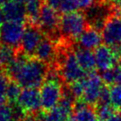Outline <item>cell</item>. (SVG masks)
I'll return each mask as SVG.
<instances>
[{
  "instance_id": "1",
  "label": "cell",
  "mask_w": 121,
  "mask_h": 121,
  "mask_svg": "<svg viewBox=\"0 0 121 121\" xmlns=\"http://www.w3.org/2000/svg\"><path fill=\"white\" fill-rule=\"evenodd\" d=\"M49 66L35 57H28L13 78L23 88H38L45 82Z\"/></svg>"
},
{
  "instance_id": "2",
  "label": "cell",
  "mask_w": 121,
  "mask_h": 121,
  "mask_svg": "<svg viewBox=\"0 0 121 121\" xmlns=\"http://www.w3.org/2000/svg\"><path fill=\"white\" fill-rule=\"evenodd\" d=\"M59 58V69L62 81L68 85L74 83L76 81L83 79L86 77V71L80 67L78 61L77 60L74 51L65 49L60 51Z\"/></svg>"
},
{
  "instance_id": "3",
  "label": "cell",
  "mask_w": 121,
  "mask_h": 121,
  "mask_svg": "<svg viewBox=\"0 0 121 121\" xmlns=\"http://www.w3.org/2000/svg\"><path fill=\"white\" fill-rule=\"evenodd\" d=\"M87 21L85 13L80 11L64 13L60 16L59 31L62 38L68 41L78 39L87 28Z\"/></svg>"
},
{
  "instance_id": "4",
  "label": "cell",
  "mask_w": 121,
  "mask_h": 121,
  "mask_svg": "<svg viewBox=\"0 0 121 121\" xmlns=\"http://www.w3.org/2000/svg\"><path fill=\"white\" fill-rule=\"evenodd\" d=\"M116 11V7H114L110 2V0H104L99 2L92 7L86 11V18L87 21L88 27H91L96 30H102L105 25L106 22L113 14Z\"/></svg>"
},
{
  "instance_id": "5",
  "label": "cell",
  "mask_w": 121,
  "mask_h": 121,
  "mask_svg": "<svg viewBox=\"0 0 121 121\" xmlns=\"http://www.w3.org/2000/svg\"><path fill=\"white\" fill-rule=\"evenodd\" d=\"M63 85L60 80L46 79L40 88L41 108L45 111H49L56 107L63 95Z\"/></svg>"
},
{
  "instance_id": "6",
  "label": "cell",
  "mask_w": 121,
  "mask_h": 121,
  "mask_svg": "<svg viewBox=\"0 0 121 121\" xmlns=\"http://www.w3.org/2000/svg\"><path fill=\"white\" fill-rule=\"evenodd\" d=\"M102 41L110 47L121 46V13L120 10L116 8L113 14L106 22L102 30Z\"/></svg>"
},
{
  "instance_id": "7",
  "label": "cell",
  "mask_w": 121,
  "mask_h": 121,
  "mask_svg": "<svg viewBox=\"0 0 121 121\" xmlns=\"http://www.w3.org/2000/svg\"><path fill=\"white\" fill-rule=\"evenodd\" d=\"M60 18L57 10L53 9L46 4H44L40 12L38 26L41 29L45 35L50 36L53 41L56 42L57 34L60 33L59 25Z\"/></svg>"
},
{
  "instance_id": "8",
  "label": "cell",
  "mask_w": 121,
  "mask_h": 121,
  "mask_svg": "<svg viewBox=\"0 0 121 121\" xmlns=\"http://www.w3.org/2000/svg\"><path fill=\"white\" fill-rule=\"evenodd\" d=\"M25 28L24 22H4L0 27V43L17 49L21 46Z\"/></svg>"
},
{
  "instance_id": "9",
  "label": "cell",
  "mask_w": 121,
  "mask_h": 121,
  "mask_svg": "<svg viewBox=\"0 0 121 121\" xmlns=\"http://www.w3.org/2000/svg\"><path fill=\"white\" fill-rule=\"evenodd\" d=\"M103 86L104 85L101 76L95 71L88 73L86 77L85 91L83 96L80 100L87 105H97Z\"/></svg>"
},
{
  "instance_id": "10",
  "label": "cell",
  "mask_w": 121,
  "mask_h": 121,
  "mask_svg": "<svg viewBox=\"0 0 121 121\" xmlns=\"http://www.w3.org/2000/svg\"><path fill=\"white\" fill-rule=\"evenodd\" d=\"M45 38V34L37 25L30 24L25 28V31L21 42V49L24 54L30 57L34 56V53L39 44Z\"/></svg>"
},
{
  "instance_id": "11",
  "label": "cell",
  "mask_w": 121,
  "mask_h": 121,
  "mask_svg": "<svg viewBox=\"0 0 121 121\" xmlns=\"http://www.w3.org/2000/svg\"><path fill=\"white\" fill-rule=\"evenodd\" d=\"M24 114L37 113L41 108L40 92L37 88H23L16 102Z\"/></svg>"
},
{
  "instance_id": "12",
  "label": "cell",
  "mask_w": 121,
  "mask_h": 121,
  "mask_svg": "<svg viewBox=\"0 0 121 121\" xmlns=\"http://www.w3.org/2000/svg\"><path fill=\"white\" fill-rule=\"evenodd\" d=\"M95 58L96 68L102 71L116 67L119 62L121 57L117 54L116 50L108 45H101L95 51Z\"/></svg>"
},
{
  "instance_id": "13",
  "label": "cell",
  "mask_w": 121,
  "mask_h": 121,
  "mask_svg": "<svg viewBox=\"0 0 121 121\" xmlns=\"http://www.w3.org/2000/svg\"><path fill=\"white\" fill-rule=\"evenodd\" d=\"M33 57L46 64L52 63L57 58V48L55 41H53L49 37H45L38 46Z\"/></svg>"
},
{
  "instance_id": "14",
  "label": "cell",
  "mask_w": 121,
  "mask_h": 121,
  "mask_svg": "<svg viewBox=\"0 0 121 121\" xmlns=\"http://www.w3.org/2000/svg\"><path fill=\"white\" fill-rule=\"evenodd\" d=\"M1 11L4 14L5 22H24L27 18L24 3L16 0H10L2 7Z\"/></svg>"
},
{
  "instance_id": "15",
  "label": "cell",
  "mask_w": 121,
  "mask_h": 121,
  "mask_svg": "<svg viewBox=\"0 0 121 121\" xmlns=\"http://www.w3.org/2000/svg\"><path fill=\"white\" fill-rule=\"evenodd\" d=\"M78 42L79 47L92 51L102 45V37L100 31L88 27L78 38Z\"/></svg>"
},
{
  "instance_id": "16",
  "label": "cell",
  "mask_w": 121,
  "mask_h": 121,
  "mask_svg": "<svg viewBox=\"0 0 121 121\" xmlns=\"http://www.w3.org/2000/svg\"><path fill=\"white\" fill-rule=\"evenodd\" d=\"M73 111L72 117L74 121H98L96 110L81 100H77L75 102Z\"/></svg>"
},
{
  "instance_id": "17",
  "label": "cell",
  "mask_w": 121,
  "mask_h": 121,
  "mask_svg": "<svg viewBox=\"0 0 121 121\" xmlns=\"http://www.w3.org/2000/svg\"><path fill=\"white\" fill-rule=\"evenodd\" d=\"M74 53L80 67L85 71L90 73L95 70V69L96 68L95 53H93L91 50L84 49L79 46L74 50Z\"/></svg>"
},
{
  "instance_id": "18",
  "label": "cell",
  "mask_w": 121,
  "mask_h": 121,
  "mask_svg": "<svg viewBox=\"0 0 121 121\" xmlns=\"http://www.w3.org/2000/svg\"><path fill=\"white\" fill-rule=\"evenodd\" d=\"M44 4V0H26L24 5L26 10L27 19L29 20L30 24L38 26L40 12Z\"/></svg>"
},
{
  "instance_id": "19",
  "label": "cell",
  "mask_w": 121,
  "mask_h": 121,
  "mask_svg": "<svg viewBox=\"0 0 121 121\" xmlns=\"http://www.w3.org/2000/svg\"><path fill=\"white\" fill-rule=\"evenodd\" d=\"M101 78L102 82L108 86L121 85V66L117 65L110 69L102 71Z\"/></svg>"
},
{
  "instance_id": "20",
  "label": "cell",
  "mask_w": 121,
  "mask_h": 121,
  "mask_svg": "<svg viewBox=\"0 0 121 121\" xmlns=\"http://www.w3.org/2000/svg\"><path fill=\"white\" fill-rule=\"evenodd\" d=\"M16 49L12 48L7 45H3L0 47V67L6 68L17 56Z\"/></svg>"
},
{
  "instance_id": "21",
  "label": "cell",
  "mask_w": 121,
  "mask_h": 121,
  "mask_svg": "<svg viewBox=\"0 0 121 121\" xmlns=\"http://www.w3.org/2000/svg\"><path fill=\"white\" fill-rule=\"evenodd\" d=\"M21 93H22V89H21V86L18 84L16 83L15 81L9 82L7 89H6V93H5L6 100L12 104L16 103Z\"/></svg>"
},
{
  "instance_id": "22",
  "label": "cell",
  "mask_w": 121,
  "mask_h": 121,
  "mask_svg": "<svg viewBox=\"0 0 121 121\" xmlns=\"http://www.w3.org/2000/svg\"><path fill=\"white\" fill-rule=\"evenodd\" d=\"M110 105L116 111H121V85H116L110 88Z\"/></svg>"
},
{
  "instance_id": "23",
  "label": "cell",
  "mask_w": 121,
  "mask_h": 121,
  "mask_svg": "<svg viewBox=\"0 0 121 121\" xmlns=\"http://www.w3.org/2000/svg\"><path fill=\"white\" fill-rule=\"evenodd\" d=\"M85 86H86V78L69 85V89L72 95L75 97L76 101L82 98L84 91H85Z\"/></svg>"
},
{
  "instance_id": "24",
  "label": "cell",
  "mask_w": 121,
  "mask_h": 121,
  "mask_svg": "<svg viewBox=\"0 0 121 121\" xmlns=\"http://www.w3.org/2000/svg\"><path fill=\"white\" fill-rule=\"evenodd\" d=\"M115 110L110 104H99V106L96 108V113L98 117V120H107L110 118L115 112Z\"/></svg>"
},
{
  "instance_id": "25",
  "label": "cell",
  "mask_w": 121,
  "mask_h": 121,
  "mask_svg": "<svg viewBox=\"0 0 121 121\" xmlns=\"http://www.w3.org/2000/svg\"><path fill=\"white\" fill-rule=\"evenodd\" d=\"M15 110L10 105L2 106L0 108V121H15Z\"/></svg>"
},
{
  "instance_id": "26",
  "label": "cell",
  "mask_w": 121,
  "mask_h": 121,
  "mask_svg": "<svg viewBox=\"0 0 121 121\" xmlns=\"http://www.w3.org/2000/svg\"><path fill=\"white\" fill-rule=\"evenodd\" d=\"M77 10H78V6L74 0H62L60 7L58 9V11L63 14L76 12Z\"/></svg>"
},
{
  "instance_id": "27",
  "label": "cell",
  "mask_w": 121,
  "mask_h": 121,
  "mask_svg": "<svg viewBox=\"0 0 121 121\" xmlns=\"http://www.w3.org/2000/svg\"><path fill=\"white\" fill-rule=\"evenodd\" d=\"M74 1H75L78 10L86 11L87 9L92 7L95 4H97L99 2H102V1H104V0H74Z\"/></svg>"
},
{
  "instance_id": "28",
  "label": "cell",
  "mask_w": 121,
  "mask_h": 121,
  "mask_svg": "<svg viewBox=\"0 0 121 121\" xmlns=\"http://www.w3.org/2000/svg\"><path fill=\"white\" fill-rule=\"evenodd\" d=\"M8 84V78L4 73H0V97H5V93L7 89Z\"/></svg>"
},
{
  "instance_id": "29",
  "label": "cell",
  "mask_w": 121,
  "mask_h": 121,
  "mask_svg": "<svg viewBox=\"0 0 121 121\" xmlns=\"http://www.w3.org/2000/svg\"><path fill=\"white\" fill-rule=\"evenodd\" d=\"M102 121H121V112H115L110 118Z\"/></svg>"
},
{
  "instance_id": "30",
  "label": "cell",
  "mask_w": 121,
  "mask_h": 121,
  "mask_svg": "<svg viewBox=\"0 0 121 121\" xmlns=\"http://www.w3.org/2000/svg\"><path fill=\"white\" fill-rule=\"evenodd\" d=\"M110 2L114 7L121 9V0H110Z\"/></svg>"
},
{
  "instance_id": "31",
  "label": "cell",
  "mask_w": 121,
  "mask_h": 121,
  "mask_svg": "<svg viewBox=\"0 0 121 121\" xmlns=\"http://www.w3.org/2000/svg\"><path fill=\"white\" fill-rule=\"evenodd\" d=\"M4 22H5V19H4V14H3L2 11L0 10V27L4 24Z\"/></svg>"
},
{
  "instance_id": "32",
  "label": "cell",
  "mask_w": 121,
  "mask_h": 121,
  "mask_svg": "<svg viewBox=\"0 0 121 121\" xmlns=\"http://www.w3.org/2000/svg\"><path fill=\"white\" fill-rule=\"evenodd\" d=\"M10 0H0V7H3L4 4L8 3Z\"/></svg>"
},
{
  "instance_id": "33",
  "label": "cell",
  "mask_w": 121,
  "mask_h": 121,
  "mask_svg": "<svg viewBox=\"0 0 121 121\" xmlns=\"http://www.w3.org/2000/svg\"><path fill=\"white\" fill-rule=\"evenodd\" d=\"M22 121H35V120H34V118H33V117H29V116H28V117H26L25 118H23Z\"/></svg>"
},
{
  "instance_id": "34",
  "label": "cell",
  "mask_w": 121,
  "mask_h": 121,
  "mask_svg": "<svg viewBox=\"0 0 121 121\" xmlns=\"http://www.w3.org/2000/svg\"><path fill=\"white\" fill-rule=\"evenodd\" d=\"M16 1H19V2H22V3H25L26 0H16Z\"/></svg>"
},
{
  "instance_id": "35",
  "label": "cell",
  "mask_w": 121,
  "mask_h": 121,
  "mask_svg": "<svg viewBox=\"0 0 121 121\" xmlns=\"http://www.w3.org/2000/svg\"><path fill=\"white\" fill-rule=\"evenodd\" d=\"M119 10H120V13H121V9H119Z\"/></svg>"
},
{
  "instance_id": "36",
  "label": "cell",
  "mask_w": 121,
  "mask_h": 121,
  "mask_svg": "<svg viewBox=\"0 0 121 121\" xmlns=\"http://www.w3.org/2000/svg\"><path fill=\"white\" fill-rule=\"evenodd\" d=\"M0 47H1V46H0Z\"/></svg>"
}]
</instances>
